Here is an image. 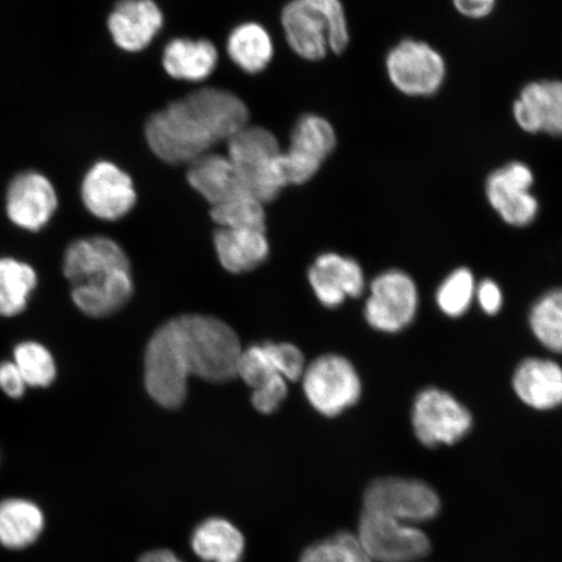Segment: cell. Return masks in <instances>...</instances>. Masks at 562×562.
Segmentation results:
<instances>
[{"label":"cell","mask_w":562,"mask_h":562,"mask_svg":"<svg viewBox=\"0 0 562 562\" xmlns=\"http://www.w3.org/2000/svg\"><path fill=\"white\" fill-rule=\"evenodd\" d=\"M301 562H372L357 536L342 531L308 547Z\"/></svg>","instance_id":"cell-32"},{"label":"cell","mask_w":562,"mask_h":562,"mask_svg":"<svg viewBox=\"0 0 562 562\" xmlns=\"http://www.w3.org/2000/svg\"><path fill=\"white\" fill-rule=\"evenodd\" d=\"M38 281V273L31 263L13 257L0 258V316L15 318L23 314Z\"/></svg>","instance_id":"cell-26"},{"label":"cell","mask_w":562,"mask_h":562,"mask_svg":"<svg viewBox=\"0 0 562 562\" xmlns=\"http://www.w3.org/2000/svg\"><path fill=\"white\" fill-rule=\"evenodd\" d=\"M227 53L232 61L244 72L261 74L273 56L271 35L262 25L245 23L229 34Z\"/></svg>","instance_id":"cell-27"},{"label":"cell","mask_w":562,"mask_h":562,"mask_svg":"<svg viewBox=\"0 0 562 562\" xmlns=\"http://www.w3.org/2000/svg\"><path fill=\"white\" fill-rule=\"evenodd\" d=\"M529 327L540 346L562 355V288H554L533 302Z\"/></svg>","instance_id":"cell-28"},{"label":"cell","mask_w":562,"mask_h":562,"mask_svg":"<svg viewBox=\"0 0 562 562\" xmlns=\"http://www.w3.org/2000/svg\"><path fill=\"white\" fill-rule=\"evenodd\" d=\"M188 182L205 199L211 207L251 195L241 175L231 159L209 153L189 165Z\"/></svg>","instance_id":"cell-21"},{"label":"cell","mask_w":562,"mask_h":562,"mask_svg":"<svg viewBox=\"0 0 562 562\" xmlns=\"http://www.w3.org/2000/svg\"><path fill=\"white\" fill-rule=\"evenodd\" d=\"M265 203L245 195L211 207V217L221 228L257 229L266 232Z\"/></svg>","instance_id":"cell-31"},{"label":"cell","mask_w":562,"mask_h":562,"mask_svg":"<svg viewBox=\"0 0 562 562\" xmlns=\"http://www.w3.org/2000/svg\"><path fill=\"white\" fill-rule=\"evenodd\" d=\"M412 426L425 447L453 446L472 431L473 416L452 393L430 386L414 398Z\"/></svg>","instance_id":"cell-8"},{"label":"cell","mask_w":562,"mask_h":562,"mask_svg":"<svg viewBox=\"0 0 562 562\" xmlns=\"http://www.w3.org/2000/svg\"><path fill=\"white\" fill-rule=\"evenodd\" d=\"M306 368L302 351L290 342H265L243 349L237 363V378L252 391L297 382Z\"/></svg>","instance_id":"cell-15"},{"label":"cell","mask_w":562,"mask_h":562,"mask_svg":"<svg viewBox=\"0 0 562 562\" xmlns=\"http://www.w3.org/2000/svg\"><path fill=\"white\" fill-rule=\"evenodd\" d=\"M476 281L467 267L456 269L442 280L437 291L439 311L448 318H460L472 307L475 300Z\"/></svg>","instance_id":"cell-30"},{"label":"cell","mask_w":562,"mask_h":562,"mask_svg":"<svg viewBox=\"0 0 562 562\" xmlns=\"http://www.w3.org/2000/svg\"><path fill=\"white\" fill-rule=\"evenodd\" d=\"M513 117L526 133L562 137V81L527 83L513 103Z\"/></svg>","instance_id":"cell-18"},{"label":"cell","mask_w":562,"mask_h":562,"mask_svg":"<svg viewBox=\"0 0 562 562\" xmlns=\"http://www.w3.org/2000/svg\"><path fill=\"white\" fill-rule=\"evenodd\" d=\"M301 379L308 403L325 417L340 416L362 395V382L355 364L339 355L316 358Z\"/></svg>","instance_id":"cell-6"},{"label":"cell","mask_w":562,"mask_h":562,"mask_svg":"<svg viewBox=\"0 0 562 562\" xmlns=\"http://www.w3.org/2000/svg\"><path fill=\"white\" fill-rule=\"evenodd\" d=\"M288 45L301 58L316 61L329 52L347 50L350 35L340 0H292L281 13Z\"/></svg>","instance_id":"cell-4"},{"label":"cell","mask_w":562,"mask_h":562,"mask_svg":"<svg viewBox=\"0 0 562 562\" xmlns=\"http://www.w3.org/2000/svg\"><path fill=\"white\" fill-rule=\"evenodd\" d=\"M453 5L462 16L480 20L491 15L496 0H453Z\"/></svg>","instance_id":"cell-35"},{"label":"cell","mask_w":562,"mask_h":562,"mask_svg":"<svg viewBox=\"0 0 562 562\" xmlns=\"http://www.w3.org/2000/svg\"><path fill=\"white\" fill-rule=\"evenodd\" d=\"M192 548L205 562H241L245 539L227 519L209 518L194 530Z\"/></svg>","instance_id":"cell-25"},{"label":"cell","mask_w":562,"mask_h":562,"mask_svg":"<svg viewBox=\"0 0 562 562\" xmlns=\"http://www.w3.org/2000/svg\"><path fill=\"white\" fill-rule=\"evenodd\" d=\"M165 18L154 0H121L109 18V31L124 52L139 53L164 26Z\"/></svg>","instance_id":"cell-19"},{"label":"cell","mask_w":562,"mask_h":562,"mask_svg":"<svg viewBox=\"0 0 562 562\" xmlns=\"http://www.w3.org/2000/svg\"><path fill=\"white\" fill-rule=\"evenodd\" d=\"M46 529L41 505L25 497L0 501V546L9 551H24L38 542Z\"/></svg>","instance_id":"cell-22"},{"label":"cell","mask_w":562,"mask_h":562,"mask_svg":"<svg viewBox=\"0 0 562 562\" xmlns=\"http://www.w3.org/2000/svg\"><path fill=\"white\" fill-rule=\"evenodd\" d=\"M533 182L536 176L524 161H510L488 175L486 199L508 226L524 228L537 220L539 201L532 193Z\"/></svg>","instance_id":"cell-13"},{"label":"cell","mask_w":562,"mask_h":562,"mask_svg":"<svg viewBox=\"0 0 562 562\" xmlns=\"http://www.w3.org/2000/svg\"><path fill=\"white\" fill-rule=\"evenodd\" d=\"M475 300L483 313L496 315L502 312L504 294L495 280L484 279L476 284Z\"/></svg>","instance_id":"cell-33"},{"label":"cell","mask_w":562,"mask_h":562,"mask_svg":"<svg viewBox=\"0 0 562 562\" xmlns=\"http://www.w3.org/2000/svg\"><path fill=\"white\" fill-rule=\"evenodd\" d=\"M217 59L213 42L178 38L166 46L161 63L172 79L200 82L213 75Z\"/></svg>","instance_id":"cell-24"},{"label":"cell","mask_w":562,"mask_h":562,"mask_svg":"<svg viewBox=\"0 0 562 562\" xmlns=\"http://www.w3.org/2000/svg\"><path fill=\"white\" fill-rule=\"evenodd\" d=\"M308 281L323 306L339 307L348 299L361 297L367 279L360 263L353 258L325 252L315 259L308 270Z\"/></svg>","instance_id":"cell-17"},{"label":"cell","mask_w":562,"mask_h":562,"mask_svg":"<svg viewBox=\"0 0 562 562\" xmlns=\"http://www.w3.org/2000/svg\"><path fill=\"white\" fill-rule=\"evenodd\" d=\"M63 276L70 284V299L90 318H108L128 304L135 292L126 252L104 236L79 238L63 256Z\"/></svg>","instance_id":"cell-3"},{"label":"cell","mask_w":562,"mask_h":562,"mask_svg":"<svg viewBox=\"0 0 562 562\" xmlns=\"http://www.w3.org/2000/svg\"><path fill=\"white\" fill-rule=\"evenodd\" d=\"M12 357L27 389H48L58 378L55 357L45 344L34 340L20 341L13 348Z\"/></svg>","instance_id":"cell-29"},{"label":"cell","mask_w":562,"mask_h":562,"mask_svg":"<svg viewBox=\"0 0 562 562\" xmlns=\"http://www.w3.org/2000/svg\"><path fill=\"white\" fill-rule=\"evenodd\" d=\"M249 123V110L236 94L203 88L167 104L147 121L145 136L165 164L191 165Z\"/></svg>","instance_id":"cell-2"},{"label":"cell","mask_w":562,"mask_h":562,"mask_svg":"<svg viewBox=\"0 0 562 562\" xmlns=\"http://www.w3.org/2000/svg\"><path fill=\"white\" fill-rule=\"evenodd\" d=\"M138 562H184L171 551L157 550L146 552L138 559Z\"/></svg>","instance_id":"cell-36"},{"label":"cell","mask_w":562,"mask_h":562,"mask_svg":"<svg viewBox=\"0 0 562 562\" xmlns=\"http://www.w3.org/2000/svg\"><path fill=\"white\" fill-rule=\"evenodd\" d=\"M363 510L414 525L437 517L440 498L432 487L419 480L384 476L372 481L364 491Z\"/></svg>","instance_id":"cell-11"},{"label":"cell","mask_w":562,"mask_h":562,"mask_svg":"<svg viewBox=\"0 0 562 562\" xmlns=\"http://www.w3.org/2000/svg\"><path fill=\"white\" fill-rule=\"evenodd\" d=\"M58 206L59 196L53 182L40 172H21L7 188V217L13 226L32 234L48 226Z\"/></svg>","instance_id":"cell-14"},{"label":"cell","mask_w":562,"mask_h":562,"mask_svg":"<svg viewBox=\"0 0 562 562\" xmlns=\"http://www.w3.org/2000/svg\"><path fill=\"white\" fill-rule=\"evenodd\" d=\"M214 245L220 262L232 273L252 271L270 255L265 231L217 227Z\"/></svg>","instance_id":"cell-23"},{"label":"cell","mask_w":562,"mask_h":562,"mask_svg":"<svg viewBox=\"0 0 562 562\" xmlns=\"http://www.w3.org/2000/svg\"><path fill=\"white\" fill-rule=\"evenodd\" d=\"M385 70L392 87L400 93L427 98L445 86L447 63L427 42L406 38L386 54Z\"/></svg>","instance_id":"cell-9"},{"label":"cell","mask_w":562,"mask_h":562,"mask_svg":"<svg viewBox=\"0 0 562 562\" xmlns=\"http://www.w3.org/2000/svg\"><path fill=\"white\" fill-rule=\"evenodd\" d=\"M419 291L409 273L386 270L371 281L363 315L368 325L382 334H400L417 318Z\"/></svg>","instance_id":"cell-7"},{"label":"cell","mask_w":562,"mask_h":562,"mask_svg":"<svg viewBox=\"0 0 562 562\" xmlns=\"http://www.w3.org/2000/svg\"><path fill=\"white\" fill-rule=\"evenodd\" d=\"M228 158L248 187L262 203L276 201L286 188L278 139L262 126L246 125L228 139Z\"/></svg>","instance_id":"cell-5"},{"label":"cell","mask_w":562,"mask_h":562,"mask_svg":"<svg viewBox=\"0 0 562 562\" xmlns=\"http://www.w3.org/2000/svg\"><path fill=\"white\" fill-rule=\"evenodd\" d=\"M241 351L240 339L227 323L209 315L176 316L147 342L146 391L158 405L178 409L191 376L210 383L234 381Z\"/></svg>","instance_id":"cell-1"},{"label":"cell","mask_w":562,"mask_h":562,"mask_svg":"<svg viewBox=\"0 0 562 562\" xmlns=\"http://www.w3.org/2000/svg\"><path fill=\"white\" fill-rule=\"evenodd\" d=\"M512 385L531 409L547 412L562 405V368L550 358H525L513 372Z\"/></svg>","instance_id":"cell-20"},{"label":"cell","mask_w":562,"mask_h":562,"mask_svg":"<svg viewBox=\"0 0 562 562\" xmlns=\"http://www.w3.org/2000/svg\"><path fill=\"white\" fill-rule=\"evenodd\" d=\"M83 206L97 220L115 222L130 214L137 202L131 176L111 161H98L81 184Z\"/></svg>","instance_id":"cell-16"},{"label":"cell","mask_w":562,"mask_h":562,"mask_svg":"<svg viewBox=\"0 0 562 562\" xmlns=\"http://www.w3.org/2000/svg\"><path fill=\"white\" fill-rule=\"evenodd\" d=\"M336 132L325 117L301 116L292 131L291 143L281 154V168L288 186L305 184L334 153Z\"/></svg>","instance_id":"cell-12"},{"label":"cell","mask_w":562,"mask_h":562,"mask_svg":"<svg viewBox=\"0 0 562 562\" xmlns=\"http://www.w3.org/2000/svg\"><path fill=\"white\" fill-rule=\"evenodd\" d=\"M0 390L12 400H20L25 396L27 385L15 362H0Z\"/></svg>","instance_id":"cell-34"},{"label":"cell","mask_w":562,"mask_h":562,"mask_svg":"<svg viewBox=\"0 0 562 562\" xmlns=\"http://www.w3.org/2000/svg\"><path fill=\"white\" fill-rule=\"evenodd\" d=\"M356 536L372 562H418L431 551L418 527L376 512L362 510Z\"/></svg>","instance_id":"cell-10"}]
</instances>
